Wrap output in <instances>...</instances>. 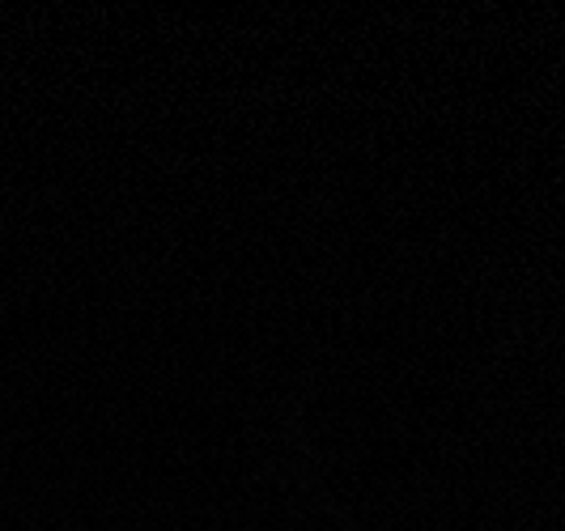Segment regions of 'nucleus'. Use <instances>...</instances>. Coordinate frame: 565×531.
I'll return each instance as SVG.
<instances>
[]
</instances>
